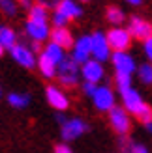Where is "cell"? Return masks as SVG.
Masks as SVG:
<instances>
[{"label": "cell", "mask_w": 152, "mask_h": 153, "mask_svg": "<svg viewBox=\"0 0 152 153\" xmlns=\"http://www.w3.org/2000/svg\"><path fill=\"white\" fill-rule=\"evenodd\" d=\"M8 103L13 108H26L30 105V95L28 94H10L8 95Z\"/></svg>", "instance_id": "20"}, {"label": "cell", "mask_w": 152, "mask_h": 153, "mask_svg": "<svg viewBox=\"0 0 152 153\" xmlns=\"http://www.w3.org/2000/svg\"><path fill=\"white\" fill-rule=\"evenodd\" d=\"M30 21H47V7H45L43 4H34L32 7H30Z\"/></svg>", "instance_id": "22"}, {"label": "cell", "mask_w": 152, "mask_h": 153, "mask_svg": "<svg viewBox=\"0 0 152 153\" xmlns=\"http://www.w3.org/2000/svg\"><path fill=\"white\" fill-rule=\"evenodd\" d=\"M38 69H40L41 76H45V79H55L58 65L55 62H51L45 54H40V58H38Z\"/></svg>", "instance_id": "17"}, {"label": "cell", "mask_w": 152, "mask_h": 153, "mask_svg": "<svg viewBox=\"0 0 152 153\" xmlns=\"http://www.w3.org/2000/svg\"><path fill=\"white\" fill-rule=\"evenodd\" d=\"M21 2H23V6H25V7H28V10L32 7V4H30V0H21Z\"/></svg>", "instance_id": "35"}, {"label": "cell", "mask_w": 152, "mask_h": 153, "mask_svg": "<svg viewBox=\"0 0 152 153\" xmlns=\"http://www.w3.org/2000/svg\"><path fill=\"white\" fill-rule=\"evenodd\" d=\"M113 60V67H115L117 73H124V75H132L135 71V62H133V56L128 54L126 51H120V52H113L111 54Z\"/></svg>", "instance_id": "12"}, {"label": "cell", "mask_w": 152, "mask_h": 153, "mask_svg": "<svg viewBox=\"0 0 152 153\" xmlns=\"http://www.w3.org/2000/svg\"><path fill=\"white\" fill-rule=\"evenodd\" d=\"M55 153H73V149L70 146H66V144H58L55 148Z\"/></svg>", "instance_id": "31"}, {"label": "cell", "mask_w": 152, "mask_h": 153, "mask_svg": "<svg viewBox=\"0 0 152 153\" xmlns=\"http://www.w3.org/2000/svg\"><path fill=\"white\" fill-rule=\"evenodd\" d=\"M109 123L118 134H126L132 127V120H130V112L124 106H113L109 110Z\"/></svg>", "instance_id": "3"}, {"label": "cell", "mask_w": 152, "mask_h": 153, "mask_svg": "<svg viewBox=\"0 0 152 153\" xmlns=\"http://www.w3.org/2000/svg\"><path fill=\"white\" fill-rule=\"evenodd\" d=\"M45 97H47V103L58 112H64L70 106V99L58 86H47L45 88Z\"/></svg>", "instance_id": "11"}, {"label": "cell", "mask_w": 152, "mask_h": 153, "mask_svg": "<svg viewBox=\"0 0 152 153\" xmlns=\"http://www.w3.org/2000/svg\"><path fill=\"white\" fill-rule=\"evenodd\" d=\"M41 54H45V56L51 60V62H55L56 65L66 58V56H64V49H62V47H58V45H55V43L45 45V49L41 51Z\"/></svg>", "instance_id": "19"}, {"label": "cell", "mask_w": 152, "mask_h": 153, "mask_svg": "<svg viewBox=\"0 0 152 153\" xmlns=\"http://www.w3.org/2000/svg\"><path fill=\"white\" fill-rule=\"evenodd\" d=\"M96 84L94 82H85V84H83V91H85V94L88 95V97H92L94 95V91H96Z\"/></svg>", "instance_id": "30"}, {"label": "cell", "mask_w": 152, "mask_h": 153, "mask_svg": "<svg viewBox=\"0 0 152 153\" xmlns=\"http://www.w3.org/2000/svg\"><path fill=\"white\" fill-rule=\"evenodd\" d=\"M137 73H139V80L143 84H152V64H141Z\"/></svg>", "instance_id": "24"}, {"label": "cell", "mask_w": 152, "mask_h": 153, "mask_svg": "<svg viewBox=\"0 0 152 153\" xmlns=\"http://www.w3.org/2000/svg\"><path fill=\"white\" fill-rule=\"evenodd\" d=\"M4 51H6V49L2 47V45H0V56H2V54H4Z\"/></svg>", "instance_id": "37"}, {"label": "cell", "mask_w": 152, "mask_h": 153, "mask_svg": "<svg viewBox=\"0 0 152 153\" xmlns=\"http://www.w3.org/2000/svg\"><path fill=\"white\" fill-rule=\"evenodd\" d=\"M143 51H145V54L147 58L152 62V37H148L147 41H143Z\"/></svg>", "instance_id": "29"}, {"label": "cell", "mask_w": 152, "mask_h": 153, "mask_svg": "<svg viewBox=\"0 0 152 153\" xmlns=\"http://www.w3.org/2000/svg\"><path fill=\"white\" fill-rule=\"evenodd\" d=\"M81 75H83V79H85V82L98 84L103 79L105 71H103L102 62H98V60H88V62H85L81 65Z\"/></svg>", "instance_id": "13"}, {"label": "cell", "mask_w": 152, "mask_h": 153, "mask_svg": "<svg viewBox=\"0 0 152 153\" xmlns=\"http://www.w3.org/2000/svg\"><path fill=\"white\" fill-rule=\"evenodd\" d=\"M120 95H122V105H124V108L130 112V114H133V116L143 108V105H145V101H143L141 94H139L137 90H133V88L122 91Z\"/></svg>", "instance_id": "14"}, {"label": "cell", "mask_w": 152, "mask_h": 153, "mask_svg": "<svg viewBox=\"0 0 152 153\" xmlns=\"http://www.w3.org/2000/svg\"><path fill=\"white\" fill-rule=\"evenodd\" d=\"M126 2H128V4H132V6H139L143 0H126Z\"/></svg>", "instance_id": "33"}, {"label": "cell", "mask_w": 152, "mask_h": 153, "mask_svg": "<svg viewBox=\"0 0 152 153\" xmlns=\"http://www.w3.org/2000/svg\"><path fill=\"white\" fill-rule=\"evenodd\" d=\"M90 56H92V39H90V36H81L71 47V58L83 65L90 60Z\"/></svg>", "instance_id": "6"}, {"label": "cell", "mask_w": 152, "mask_h": 153, "mask_svg": "<svg viewBox=\"0 0 152 153\" xmlns=\"http://www.w3.org/2000/svg\"><path fill=\"white\" fill-rule=\"evenodd\" d=\"M0 97H2V90H0Z\"/></svg>", "instance_id": "38"}, {"label": "cell", "mask_w": 152, "mask_h": 153, "mask_svg": "<svg viewBox=\"0 0 152 153\" xmlns=\"http://www.w3.org/2000/svg\"><path fill=\"white\" fill-rule=\"evenodd\" d=\"M122 151L124 153H148L147 146H143V144H133V142H128V140H122Z\"/></svg>", "instance_id": "25"}, {"label": "cell", "mask_w": 152, "mask_h": 153, "mask_svg": "<svg viewBox=\"0 0 152 153\" xmlns=\"http://www.w3.org/2000/svg\"><path fill=\"white\" fill-rule=\"evenodd\" d=\"M40 49H41V47H40V43H38V41H32V51H34V52H38Z\"/></svg>", "instance_id": "32"}, {"label": "cell", "mask_w": 152, "mask_h": 153, "mask_svg": "<svg viewBox=\"0 0 152 153\" xmlns=\"http://www.w3.org/2000/svg\"><path fill=\"white\" fill-rule=\"evenodd\" d=\"M25 30H26V36L30 37V39L38 41V43L45 41L51 36V30H49L47 21H30L28 19L26 25H25Z\"/></svg>", "instance_id": "10"}, {"label": "cell", "mask_w": 152, "mask_h": 153, "mask_svg": "<svg viewBox=\"0 0 152 153\" xmlns=\"http://www.w3.org/2000/svg\"><path fill=\"white\" fill-rule=\"evenodd\" d=\"M0 10H2V13L8 15V17H13V15L17 13V2H15V0H2V2H0Z\"/></svg>", "instance_id": "26"}, {"label": "cell", "mask_w": 152, "mask_h": 153, "mask_svg": "<svg viewBox=\"0 0 152 153\" xmlns=\"http://www.w3.org/2000/svg\"><path fill=\"white\" fill-rule=\"evenodd\" d=\"M10 52H11V58L15 60V62H17L19 65H23V67H26V69H32V67L38 65V60L34 56V51L25 47V45H21V43L15 45V47L10 49Z\"/></svg>", "instance_id": "9"}, {"label": "cell", "mask_w": 152, "mask_h": 153, "mask_svg": "<svg viewBox=\"0 0 152 153\" xmlns=\"http://www.w3.org/2000/svg\"><path fill=\"white\" fill-rule=\"evenodd\" d=\"M105 36H107V43H109L111 51H115V52L128 51V47L132 45V36H130V32H128V28L115 26Z\"/></svg>", "instance_id": "4"}, {"label": "cell", "mask_w": 152, "mask_h": 153, "mask_svg": "<svg viewBox=\"0 0 152 153\" xmlns=\"http://www.w3.org/2000/svg\"><path fill=\"white\" fill-rule=\"evenodd\" d=\"M0 45H2L4 49H11L17 45V34H15V30L6 26V25H0Z\"/></svg>", "instance_id": "18"}, {"label": "cell", "mask_w": 152, "mask_h": 153, "mask_svg": "<svg viewBox=\"0 0 152 153\" xmlns=\"http://www.w3.org/2000/svg\"><path fill=\"white\" fill-rule=\"evenodd\" d=\"M81 2H88V0H81Z\"/></svg>", "instance_id": "39"}, {"label": "cell", "mask_w": 152, "mask_h": 153, "mask_svg": "<svg viewBox=\"0 0 152 153\" xmlns=\"http://www.w3.org/2000/svg\"><path fill=\"white\" fill-rule=\"evenodd\" d=\"M56 120H58V123H60V125H62V123H64V121H66V118L62 116V114H58V116H56Z\"/></svg>", "instance_id": "34"}, {"label": "cell", "mask_w": 152, "mask_h": 153, "mask_svg": "<svg viewBox=\"0 0 152 153\" xmlns=\"http://www.w3.org/2000/svg\"><path fill=\"white\" fill-rule=\"evenodd\" d=\"M56 79L64 88H73L77 84V79H79V64L73 58H64L58 64Z\"/></svg>", "instance_id": "1"}, {"label": "cell", "mask_w": 152, "mask_h": 153, "mask_svg": "<svg viewBox=\"0 0 152 153\" xmlns=\"http://www.w3.org/2000/svg\"><path fill=\"white\" fill-rule=\"evenodd\" d=\"M124 17H126V15H124V11L120 10L118 6H109L107 11H105V19H107L111 25H115V26H118L120 22L124 21Z\"/></svg>", "instance_id": "21"}, {"label": "cell", "mask_w": 152, "mask_h": 153, "mask_svg": "<svg viewBox=\"0 0 152 153\" xmlns=\"http://www.w3.org/2000/svg\"><path fill=\"white\" fill-rule=\"evenodd\" d=\"M0 2H2V0H0Z\"/></svg>", "instance_id": "40"}, {"label": "cell", "mask_w": 152, "mask_h": 153, "mask_svg": "<svg viewBox=\"0 0 152 153\" xmlns=\"http://www.w3.org/2000/svg\"><path fill=\"white\" fill-rule=\"evenodd\" d=\"M56 11H58V13H62L68 21H71V19H79L81 15H83L81 6L75 2V0H58V4H56Z\"/></svg>", "instance_id": "16"}, {"label": "cell", "mask_w": 152, "mask_h": 153, "mask_svg": "<svg viewBox=\"0 0 152 153\" xmlns=\"http://www.w3.org/2000/svg\"><path fill=\"white\" fill-rule=\"evenodd\" d=\"M49 37H51V43L62 47L64 51L66 49H71L73 43H75L73 36H71V32L68 28H55V30H51V36Z\"/></svg>", "instance_id": "15"}, {"label": "cell", "mask_w": 152, "mask_h": 153, "mask_svg": "<svg viewBox=\"0 0 152 153\" xmlns=\"http://www.w3.org/2000/svg\"><path fill=\"white\" fill-rule=\"evenodd\" d=\"M145 127H147V131H148V133H150V134H152V121H150V123H147V125H145Z\"/></svg>", "instance_id": "36"}, {"label": "cell", "mask_w": 152, "mask_h": 153, "mask_svg": "<svg viewBox=\"0 0 152 153\" xmlns=\"http://www.w3.org/2000/svg\"><path fill=\"white\" fill-rule=\"evenodd\" d=\"M135 118H137L141 123H145V125L150 123V121H152V108L145 103V105H143V108H141L137 114H135Z\"/></svg>", "instance_id": "27"}, {"label": "cell", "mask_w": 152, "mask_h": 153, "mask_svg": "<svg viewBox=\"0 0 152 153\" xmlns=\"http://www.w3.org/2000/svg\"><path fill=\"white\" fill-rule=\"evenodd\" d=\"M92 103L100 112H109L115 105V94L109 86H98L94 95H92Z\"/></svg>", "instance_id": "5"}, {"label": "cell", "mask_w": 152, "mask_h": 153, "mask_svg": "<svg viewBox=\"0 0 152 153\" xmlns=\"http://www.w3.org/2000/svg\"><path fill=\"white\" fill-rule=\"evenodd\" d=\"M51 21H53V25H55V28H66V25H68V19L62 13H58L56 10H55V13H53Z\"/></svg>", "instance_id": "28"}, {"label": "cell", "mask_w": 152, "mask_h": 153, "mask_svg": "<svg viewBox=\"0 0 152 153\" xmlns=\"http://www.w3.org/2000/svg\"><path fill=\"white\" fill-rule=\"evenodd\" d=\"M92 39V56L98 62H103V60H109L111 56V47L107 43V36L103 32H94L90 36Z\"/></svg>", "instance_id": "7"}, {"label": "cell", "mask_w": 152, "mask_h": 153, "mask_svg": "<svg viewBox=\"0 0 152 153\" xmlns=\"http://www.w3.org/2000/svg\"><path fill=\"white\" fill-rule=\"evenodd\" d=\"M132 39H139V41H147L148 37H152V25L148 21L141 19V17H132L130 19V26H128Z\"/></svg>", "instance_id": "8"}, {"label": "cell", "mask_w": 152, "mask_h": 153, "mask_svg": "<svg viewBox=\"0 0 152 153\" xmlns=\"http://www.w3.org/2000/svg\"><path fill=\"white\" fill-rule=\"evenodd\" d=\"M115 84H117V90L122 94V91L130 90L132 88V75H124V73H117L115 76Z\"/></svg>", "instance_id": "23"}, {"label": "cell", "mask_w": 152, "mask_h": 153, "mask_svg": "<svg viewBox=\"0 0 152 153\" xmlns=\"http://www.w3.org/2000/svg\"><path fill=\"white\" fill-rule=\"evenodd\" d=\"M88 131V125L85 120L81 118H70L60 125V136L64 142H71L75 138H79L81 134H85Z\"/></svg>", "instance_id": "2"}]
</instances>
